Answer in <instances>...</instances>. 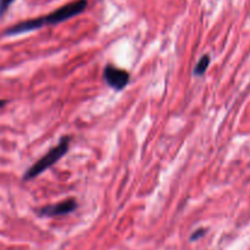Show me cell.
I'll return each mask as SVG.
<instances>
[{
  "label": "cell",
  "instance_id": "obj_3",
  "mask_svg": "<svg viewBox=\"0 0 250 250\" xmlns=\"http://www.w3.org/2000/svg\"><path fill=\"white\" fill-rule=\"evenodd\" d=\"M129 77L131 76H129L128 71L116 67L111 63L105 66L104 71H103V78H104L105 83L117 92L125 89L128 85Z\"/></svg>",
  "mask_w": 250,
  "mask_h": 250
},
{
  "label": "cell",
  "instance_id": "obj_4",
  "mask_svg": "<svg viewBox=\"0 0 250 250\" xmlns=\"http://www.w3.org/2000/svg\"><path fill=\"white\" fill-rule=\"evenodd\" d=\"M76 209H77V202L73 198H68V199L58 203V204L45 205V207L41 208L38 210V215L45 217L65 216V215H68L75 211Z\"/></svg>",
  "mask_w": 250,
  "mask_h": 250
},
{
  "label": "cell",
  "instance_id": "obj_8",
  "mask_svg": "<svg viewBox=\"0 0 250 250\" xmlns=\"http://www.w3.org/2000/svg\"><path fill=\"white\" fill-rule=\"evenodd\" d=\"M5 104H6V100H0V109H1Z\"/></svg>",
  "mask_w": 250,
  "mask_h": 250
},
{
  "label": "cell",
  "instance_id": "obj_1",
  "mask_svg": "<svg viewBox=\"0 0 250 250\" xmlns=\"http://www.w3.org/2000/svg\"><path fill=\"white\" fill-rule=\"evenodd\" d=\"M87 6H88L87 0H76V1L68 2V4L54 10L53 12L45 15V16L26 20V21L19 22V23L9 27V28L4 32V36L5 37L19 36V34H23V33H28V32H32V31H36V29L42 28V27L44 26L59 24L61 23V22L67 21V20L72 19V17L81 15L85 9H87Z\"/></svg>",
  "mask_w": 250,
  "mask_h": 250
},
{
  "label": "cell",
  "instance_id": "obj_2",
  "mask_svg": "<svg viewBox=\"0 0 250 250\" xmlns=\"http://www.w3.org/2000/svg\"><path fill=\"white\" fill-rule=\"evenodd\" d=\"M70 143H71V137L70 136H62L59 141V143L55 146L50 149L48 153L44 154L39 160H37L26 172L23 173V181H32L34 178H37L38 176H41L44 171H46L48 168H50L51 166L55 163H58L59 160L63 158L66 155V153L70 149Z\"/></svg>",
  "mask_w": 250,
  "mask_h": 250
},
{
  "label": "cell",
  "instance_id": "obj_6",
  "mask_svg": "<svg viewBox=\"0 0 250 250\" xmlns=\"http://www.w3.org/2000/svg\"><path fill=\"white\" fill-rule=\"evenodd\" d=\"M15 0H0V17L4 16Z\"/></svg>",
  "mask_w": 250,
  "mask_h": 250
},
{
  "label": "cell",
  "instance_id": "obj_5",
  "mask_svg": "<svg viewBox=\"0 0 250 250\" xmlns=\"http://www.w3.org/2000/svg\"><path fill=\"white\" fill-rule=\"evenodd\" d=\"M209 65H210V56L208 55V54H205V55H203L202 58L199 59V61H198L197 65H195L194 71H193V75H194L195 77H200V76H203L208 71Z\"/></svg>",
  "mask_w": 250,
  "mask_h": 250
},
{
  "label": "cell",
  "instance_id": "obj_7",
  "mask_svg": "<svg viewBox=\"0 0 250 250\" xmlns=\"http://www.w3.org/2000/svg\"><path fill=\"white\" fill-rule=\"evenodd\" d=\"M204 234H205V229H197V231L193 232V234H192V236H190V238H189L190 242L198 241V239L202 238V237L204 236Z\"/></svg>",
  "mask_w": 250,
  "mask_h": 250
}]
</instances>
